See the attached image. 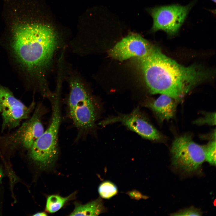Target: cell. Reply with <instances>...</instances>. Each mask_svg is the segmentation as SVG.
<instances>
[{
	"label": "cell",
	"instance_id": "e0dca14e",
	"mask_svg": "<svg viewBox=\"0 0 216 216\" xmlns=\"http://www.w3.org/2000/svg\"><path fill=\"white\" fill-rule=\"evenodd\" d=\"M196 123L200 124H207L211 125L215 124V113H208L204 117L197 120Z\"/></svg>",
	"mask_w": 216,
	"mask_h": 216
},
{
	"label": "cell",
	"instance_id": "ffe728a7",
	"mask_svg": "<svg viewBox=\"0 0 216 216\" xmlns=\"http://www.w3.org/2000/svg\"><path fill=\"white\" fill-rule=\"evenodd\" d=\"M211 0L212 1H213V2H214V3H215V2H216V0Z\"/></svg>",
	"mask_w": 216,
	"mask_h": 216
},
{
	"label": "cell",
	"instance_id": "30bf717a",
	"mask_svg": "<svg viewBox=\"0 0 216 216\" xmlns=\"http://www.w3.org/2000/svg\"><path fill=\"white\" fill-rule=\"evenodd\" d=\"M153 45L137 34H130L117 43L109 52L111 57L120 61L146 56Z\"/></svg>",
	"mask_w": 216,
	"mask_h": 216
},
{
	"label": "cell",
	"instance_id": "8fae6325",
	"mask_svg": "<svg viewBox=\"0 0 216 216\" xmlns=\"http://www.w3.org/2000/svg\"><path fill=\"white\" fill-rule=\"evenodd\" d=\"M174 99L161 94L156 100L145 103V105L153 112L160 121L169 120L175 115L176 105Z\"/></svg>",
	"mask_w": 216,
	"mask_h": 216
},
{
	"label": "cell",
	"instance_id": "6da1fadb",
	"mask_svg": "<svg viewBox=\"0 0 216 216\" xmlns=\"http://www.w3.org/2000/svg\"><path fill=\"white\" fill-rule=\"evenodd\" d=\"M66 46L51 26L38 23L16 26L11 45L17 61L42 90L49 88L48 77Z\"/></svg>",
	"mask_w": 216,
	"mask_h": 216
},
{
	"label": "cell",
	"instance_id": "9a60e30c",
	"mask_svg": "<svg viewBox=\"0 0 216 216\" xmlns=\"http://www.w3.org/2000/svg\"><path fill=\"white\" fill-rule=\"evenodd\" d=\"M205 160L211 165H216V142L215 140L210 141L204 146Z\"/></svg>",
	"mask_w": 216,
	"mask_h": 216
},
{
	"label": "cell",
	"instance_id": "5b68a950",
	"mask_svg": "<svg viewBox=\"0 0 216 216\" xmlns=\"http://www.w3.org/2000/svg\"><path fill=\"white\" fill-rule=\"evenodd\" d=\"M170 151L173 165L187 173L199 170L205 160L204 146L194 142L188 135L176 138L172 142Z\"/></svg>",
	"mask_w": 216,
	"mask_h": 216
},
{
	"label": "cell",
	"instance_id": "3957f363",
	"mask_svg": "<svg viewBox=\"0 0 216 216\" xmlns=\"http://www.w3.org/2000/svg\"><path fill=\"white\" fill-rule=\"evenodd\" d=\"M64 79L68 82L67 98L68 115L78 131L77 137H83L94 129L97 117V108L84 79L68 65Z\"/></svg>",
	"mask_w": 216,
	"mask_h": 216
},
{
	"label": "cell",
	"instance_id": "d6986e66",
	"mask_svg": "<svg viewBox=\"0 0 216 216\" xmlns=\"http://www.w3.org/2000/svg\"><path fill=\"white\" fill-rule=\"evenodd\" d=\"M47 215L44 212H38L33 215V216H45Z\"/></svg>",
	"mask_w": 216,
	"mask_h": 216
},
{
	"label": "cell",
	"instance_id": "7a4b0ae2",
	"mask_svg": "<svg viewBox=\"0 0 216 216\" xmlns=\"http://www.w3.org/2000/svg\"><path fill=\"white\" fill-rule=\"evenodd\" d=\"M135 58L150 93L165 94L176 100L181 99L210 74L199 65L179 64L153 45L146 56Z\"/></svg>",
	"mask_w": 216,
	"mask_h": 216
},
{
	"label": "cell",
	"instance_id": "4fadbf2b",
	"mask_svg": "<svg viewBox=\"0 0 216 216\" xmlns=\"http://www.w3.org/2000/svg\"><path fill=\"white\" fill-rule=\"evenodd\" d=\"M73 194L66 197H63L57 195L48 196L46 200V209L49 212L53 213L60 209L68 201L71 199Z\"/></svg>",
	"mask_w": 216,
	"mask_h": 216
},
{
	"label": "cell",
	"instance_id": "ba28073f",
	"mask_svg": "<svg viewBox=\"0 0 216 216\" xmlns=\"http://www.w3.org/2000/svg\"><path fill=\"white\" fill-rule=\"evenodd\" d=\"M47 111L46 108L43 104H39L31 117L9 136L7 141L14 145H20L29 149L45 130L42 118Z\"/></svg>",
	"mask_w": 216,
	"mask_h": 216
},
{
	"label": "cell",
	"instance_id": "5bb4252c",
	"mask_svg": "<svg viewBox=\"0 0 216 216\" xmlns=\"http://www.w3.org/2000/svg\"><path fill=\"white\" fill-rule=\"evenodd\" d=\"M98 192L101 198L110 199L118 194V190L117 186L113 182L105 181L99 185Z\"/></svg>",
	"mask_w": 216,
	"mask_h": 216
},
{
	"label": "cell",
	"instance_id": "ac0fdd59",
	"mask_svg": "<svg viewBox=\"0 0 216 216\" xmlns=\"http://www.w3.org/2000/svg\"><path fill=\"white\" fill-rule=\"evenodd\" d=\"M126 194L131 199L135 200L146 199L148 198V196L143 195L140 192L136 190L128 191Z\"/></svg>",
	"mask_w": 216,
	"mask_h": 216
},
{
	"label": "cell",
	"instance_id": "2e32d148",
	"mask_svg": "<svg viewBox=\"0 0 216 216\" xmlns=\"http://www.w3.org/2000/svg\"><path fill=\"white\" fill-rule=\"evenodd\" d=\"M202 212L199 209L191 206L188 208L180 210L171 214V216H201Z\"/></svg>",
	"mask_w": 216,
	"mask_h": 216
},
{
	"label": "cell",
	"instance_id": "8992f818",
	"mask_svg": "<svg viewBox=\"0 0 216 216\" xmlns=\"http://www.w3.org/2000/svg\"><path fill=\"white\" fill-rule=\"evenodd\" d=\"M194 3L185 6L172 5L149 9L148 11L153 20L152 31L161 30L169 35H175L184 22Z\"/></svg>",
	"mask_w": 216,
	"mask_h": 216
},
{
	"label": "cell",
	"instance_id": "7c38bea8",
	"mask_svg": "<svg viewBox=\"0 0 216 216\" xmlns=\"http://www.w3.org/2000/svg\"><path fill=\"white\" fill-rule=\"evenodd\" d=\"M106 211L102 200L99 198L84 205L76 204L70 215L97 216Z\"/></svg>",
	"mask_w": 216,
	"mask_h": 216
},
{
	"label": "cell",
	"instance_id": "9c48e42d",
	"mask_svg": "<svg viewBox=\"0 0 216 216\" xmlns=\"http://www.w3.org/2000/svg\"><path fill=\"white\" fill-rule=\"evenodd\" d=\"M117 122L121 123L145 139L154 141L163 139L161 134L142 115L139 108L135 109L128 114H120L106 118L99 124L104 126Z\"/></svg>",
	"mask_w": 216,
	"mask_h": 216
},
{
	"label": "cell",
	"instance_id": "52a82bcc",
	"mask_svg": "<svg viewBox=\"0 0 216 216\" xmlns=\"http://www.w3.org/2000/svg\"><path fill=\"white\" fill-rule=\"evenodd\" d=\"M34 102L27 106L15 98L7 88L0 85V114L2 130H10L18 126L28 118L35 107Z\"/></svg>",
	"mask_w": 216,
	"mask_h": 216
},
{
	"label": "cell",
	"instance_id": "277c9868",
	"mask_svg": "<svg viewBox=\"0 0 216 216\" xmlns=\"http://www.w3.org/2000/svg\"><path fill=\"white\" fill-rule=\"evenodd\" d=\"M61 89L56 88L50 100L52 115L49 124L29 149L32 158L40 167L46 168L55 160L58 153V134L62 121Z\"/></svg>",
	"mask_w": 216,
	"mask_h": 216
}]
</instances>
